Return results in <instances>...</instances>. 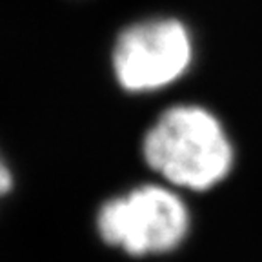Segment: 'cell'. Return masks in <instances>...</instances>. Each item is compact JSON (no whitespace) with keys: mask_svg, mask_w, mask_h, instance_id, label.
<instances>
[{"mask_svg":"<svg viewBox=\"0 0 262 262\" xmlns=\"http://www.w3.org/2000/svg\"><path fill=\"white\" fill-rule=\"evenodd\" d=\"M142 157L168 186L202 193L233 171L235 146L213 111L199 104H175L144 133Z\"/></svg>","mask_w":262,"mask_h":262,"instance_id":"obj_1","label":"cell"},{"mask_svg":"<svg viewBox=\"0 0 262 262\" xmlns=\"http://www.w3.org/2000/svg\"><path fill=\"white\" fill-rule=\"evenodd\" d=\"M191 229V213L179 189L142 184L106 201L97 213V231L107 246L129 257L179 250Z\"/></svg>","mask_w":262,"mask_h":262,"instance_id":"obj_2","label":"cell"},{"mask_svg":"<svg viewBox=\"0 0 262 262\" xmlns=\"http://www.w3.org/2000/svg\"><path fill=\"white\" fill-rule=\"evenodd\" d=\"M115 78L129 93H149L175 84L193 62V38L173 16L127 26L111 55Z\"/></svg>","mask_w":262,"mask_h":262,"instance_id":"obj_3","label":"cell"}]
</instances>
